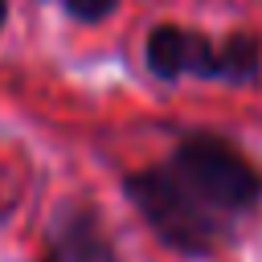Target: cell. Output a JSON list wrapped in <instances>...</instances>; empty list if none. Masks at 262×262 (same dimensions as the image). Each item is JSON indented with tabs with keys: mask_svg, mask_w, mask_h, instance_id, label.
I'll list each match as a JSON object with an SVG mask.
<instances>
[{
	"mask_svg": "<svg viewBox=\"0 0 262 262\" xmlns=\"http://www.w3.org/2000/svg\"><path fill=\"white\" fill-rule=\"evenodd\" d=\"M127 196L156 237L180 254H209L225 237V217L213 213L172 168H147L127 180Z\"/></svg>",
	"mask_w": 262,
	"mask_h": 262,
	"instance_id": "obj_1",
	"label": "cell"
},
{
	"mask_svg": "<svg viewBox=\"0 0 262 262\" xmlns=\"http://www.w3.org/2000/svg\"><path fill=\"white\" fill-rule=\"evenodd\" d=\"M213 213L221 217H233V213H246L258 205L262 196V176L258 168L225 139L217 135H184L172 151V164H168Z\"/></svg>",
	"mask_w": 262,
	"mask_h": 262,
	"instance_id": "obj_2",
	"label": "cell"
},
{
	"mask_svg": "<svg viewBox=\"0 0 262 262\" xmlns=\"http://www.w3.org/2000/svg\"><path fill=\"white\" fill-rule=\"evenodd\" d=\"M143 57L151 66V74L160 78H180V74H196V78H229V82H250L258 74L262 61V45L254 33H233L229 41L213 45L192 29L180 25H156Z\"/></svg>",
	"mask_w": 262,
	"mask_h": 262,
	"instance_id": "obj_3",
	"label": "cell"
},
{
	"mask_svg": "<svg viewBox=\"0 0 262 262\" xmlns=\"http://www.w3.org/2000/svg\"><path fill=\"white\" fill-rule=\"evenodd\" d=\"M45 262H119L94 209H70L45 242Z\"/></svg>",
	"mask_w": 262,
	"mask_h": 262,
	"instance_id": "obj_4",
	"label": "cell"
},
{
	"mask_svg": "<svg viewBox=\"0 0 262 262\" xmlns=\"http://www.w3.org/2000/svg\"><path fill=\"white\" fill-rule=\"evenodd\" d=\"M115 4L119 0H66L70 16H78V20H102V16L115 12Z\"/></svg>",
	"mask_w": 262,
	"mask_h": 262,
	"instance_id": "obj_5",
	"label": "cell"
},
{
	"mask_svg": "<svg viewBox=\"0 0 262 262\" xmlns=\"http://www.w3.org/2000/svg\"><path fill=\"white\" fill-rule=\"evenodd\" d=\"M0 25H4V0H0Z\"/></svg>",
	"mask_w": 262,
	"mask_h": 262,
	"instance_id": "obj_6",
	"label": "cell"
}]
</instances>
